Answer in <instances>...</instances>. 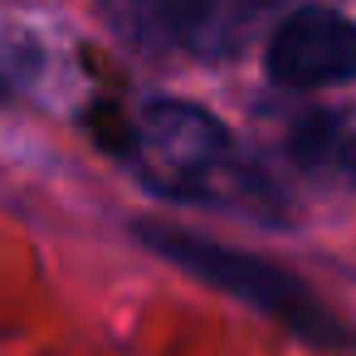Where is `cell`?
Returning a JSON list of instances; mask_svg holds the SVG:
<instances>
[{
	"label": "cell",
	"instance_id": "obj_1",
	"mask_svg": "<svg viewBox=\"0 0 356 356\" xmlns=\"http://www.w3.org/2000/svg\"><path fill=\"white\" fill-rule=\"evenodd\" d=\"M88 127L113 156H122L142 176V186H152L166 200L264 220V225H278L288 215L283 191L264 176V166H254L234 147V137L195 103L147 98L137 113L93 103Z\"/></svg>",
	"mask_w": 356,
	"mask_h": 356
},
{
	"label": "cell",
	"instance_id": "obj_2",
	"mask_svg": "<svg viewBox=\"0 0 356 356\" xmlns=\"http://www.w3.org/2000/svg\"><path fill=\"white\" fill-rule=\"evenodd\" d=\"M142 244L152 254H161L171 268L220 288L225 298H239L244 307L264 312L268 322H278L288 337L307 341V346H327V351H346L356 341V327L341 322L298 273L259 259V254H244V249H229V244H215V239H200L191 229H166V225H137Z\"/></svg>",
	"mask_w": 356,
	"mask_h": 356
},
{
	"label": "cell",
	"instance_id": "obj_3",
	"mask_svg": "<svg viewBox=\"0 0 356 356\" xmlns=\"http://www.w3.org/2000/svg\"><path fill=\"white\" fill-rule=\"evenodd\" d=\"M283 0H98L108 30L142 54L229 59Z\"/></svg>",
	"mask_w": 356,
	"mask_h": 356
},
{
	"label": "cell",
	"instance_id": "obj_4",
	"mask_svg": "<svg viewBox=\"0 0 356 356\" xmlns=\"http://www.w3.org/2000/svg\"><path fill=\"white\" fill-rule=\"evenodd\" d=\"M264 69L278 88H332L356 79V20L327 6L293 10L264 49Z\"/></svg>",
	"mask_w": 356,
	"mask_h": 356
},
{
	"label": "cell",
	"instance_id": "obj_5",
	"mask_svg": "<svg viewBox=\"0 0 356 356\" xmlns=\"http://www.w3.org/2000/svg\"><path fill=\"white\" fill-rule=\"evenodd\" d=\"M283 142L302 171L356 186V113L351 108H307L288 122Z\"/></svg>",
	"mask_w": 356,
	"mask_h": 356
},
{
	"label": "cell",
	"instance_id": "obj_6",
	"mask_svg": "<svg viewBox=\"0 0 356 356\" xmlns=\"http://www.w3.org/2000/svg\"><path fill=\"white\" fill-rule=\"evenodd\" d=\"M10 93V74H6V64H0V98Z\"/></svg>",
	"mask_w": 356,
	"mask_h": 356
}]
</instances>
